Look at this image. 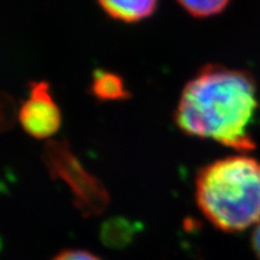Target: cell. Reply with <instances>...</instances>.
<instances>
[{"label": "cell", "instance_id": "cell-1", "mask_svg": "<svg viewBox=\"0 0 260 260\" xmlns=\"http://www.w3.org/2000/svg\"><path fill=\"white\" fill-rule=\"evenodd\" d=\"M258 107L256 83L248 71L209 64L186 83L174 119L191 138L251 152L255 148L251 126Z\"/></svg>", "mask_w": 260, "mask_h": 260}, {"label": "cell", "instance_id": "cell-2", "mask_svg": "<svg viewBox=\"0 0 260 260\" xmlns=\"http://www.w3.org/2000/svg\"><path fill=\"white\" fill-rule=\"evenodd\" d=\"M197 204L223 232H243L260 220V161L232 155L205 165L195 178Z\"/></svg>", "mask_w": 260, "mask_h": 260}, {"label": "cell", "instance_id": "cell-3", "mask_svg": "<svg viewBox=\"0 0 260 260\" xmlns=\"http://www.w3.org/2000/svg\"><path fill=\"white\" fill-rule=\"evenodd\" d=\"M42 160L52 177L69 186L82 212L98 213L105 209L109 203L105 187L87 171L68 141L50 140L42 151Z\"/></svg>", "mask_w": 260, "mask_h": 260}, {"label": "cell", "instance_id": "cell-4", "mask_svg": "<svg viewBox=\"0 0 260 260\" xmlns=\"http://www.w3.org/2000/svg\"><path fill=\"white\" fill-rule=\"evenodd\" d=\"M19 123L28 135L44 140L57 134L61 125V112L52 95L50 83L31 82L28 99L21 106Z\"/></svg>", "mask_w": 260, "mask_h": 260}, {"label": "cell", "instance_id": "cell-5", "mask_svg": "<svg viewBox=\"0 0 260 260\" xmlns=\"http://www.w3.org/2000/svg\"><path fill=\"white\" fill-rule=\"evenodd\" d=\"M106 15L124 23H136L151 17L158 6V0H98Z\"/></svg>", "mask_w": 260, "mask_h": 260}, {"label": "cell", "instance_id": "cell-6", "mask_svg": "<svg viewBox=\"0 0 260 260\" xmlns=\"http://www.w3.org/2000/svg\"><path fill=\"white\" fill-rule=\"evenodd\" d=\"M89 90L100 102H122L130 98L124 80L117 74L106 70L94 71Z\"/></svg>", "mask_w": 260, "mask_h": 260}, {"label": "cell", "instance_id": "cell-7", "mask_svg": "<svg viewBox=\"0 0 260 260\" xmlns=\"http://www.w3.org/2000/svg\"><path fill=\"white\" fill-rule=\"evenodd\" d=\"M181 8L195 18H207L218 15L226 8L230 0H176Z\"/></svg>", "mask_w": 260, "mask_h": 260}, {"label": "cell", "instance_id": "cell-8", "mask_svg": "<svg viewBox=\"0 0 260 260\" xmlns=\"http://www.w3.org/2000/svg\"><path fill=\"white\" fill-rule=\"evenodd\" d=\"M53 260H102L92 253L86 251H77V249H71V251H64L58 254Z\"/></svg>", "mask_w": 260, "mask_h": 260}, {"label": "cell", "instance_id": "cell-9", "mask_svg": "<svg viewBox=\"0 0 260 260\" xmlns=\"http://www.w3.org/2000/svg\"><path fill=\"white\" fill-rule=\"evenodd\" d=\"M252 245H253V249H254L256 255H258L260 259V222L258 223V226L255 228L254 234H253Z\"/></svg>", "mask_w": 260, "mask_h": 260}]
</instances>
